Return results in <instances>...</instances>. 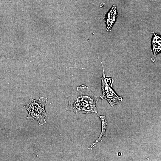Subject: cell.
Returning <instances> with one entry per match:
<instances>
[{
    "label": "cell",
    "instance_id": "obj_1",
    "mask_svg": "<svg viewBox=\"0 0 161 161\" xmlns=\"http://www.w3.org/2000/svg\"><path fill=\"white\" fill-rule=\"evenodd\" d=\"M76 89L68 99L66 109L76 114H98L96 106L98 100L97 96L84 85L77 87Z\"/></svg>",
    "mask_w": 161,
    "mask_h": 161
},
{
    "label": "cell",
    "instance_id": "obj_2",
    "mask_svg": "<svg viewBox=\"0 0 161 161\" xmlns=\"http://www.w3.org/2000/svg\"><path fill=\"white\" fill-rule=\"evenodd\" d=\"M47 98L41 97L38 100L30 97L23 108L28 112L26 118L27 120H36L39 126H41L47 123L45 117L48 115L45 111V107L47 104Z\"/></svg>",
    "mask_w": 161,
    "mask_h": 161
},
{
    "label": "cell",
    "instance_id": "obj_3",
    "mask_svg": "<svg viewBox=\"0 0 161 161\" xmlns=\"http://www.w3.org/2000/svg\"><path fill=\"white\" fill-rule=\"evenodd\" d=\"M101 63L103 68V75L100 78L102 81L101 90L103 95L100 97L101 99L105 98L109 103L111 106L118 104L122 100L121 96L119 97L117 95L112 88V80L110 78L105 76L104 66Z\"/></svg>",
    "mask_w": 161,
    "mask_h": 161
},
{
    "label": "cell",
    "instance_id": "obj_4",
    "mask_svg": "<svg viewBox=\"0 0 161 161\" xmlns=\"http://www.w3.org/2000/svg\"><path fill=\"white\" fill-rule=\"evenodd\" d=\"M117 17L116 6L115 5H114L104 17L106 29L108 31L111 30L115 22Z\"/></svg>",
    "mask_w": 161,
    "mask_h": 161
},
{
    "label": "cell",
    "instance_id": "obj_5",
    "mask_svg": "<svg viewBox=\"0 0 161 161\" xmlns=\"http://www.w3.org/2000/svg\"><path fill=\"white\" fill-rule=\"evenodd\" d=\"M151 44L153 53L151 60L152 62H154L155 61L157 55L161 52V38L159 34L153 32Z\"/></svg>",
    "mask_w": 161,
    "mask_h": 161
},
{
    "label": "cell",
    "instance_id": "obj_6",
    "mask_svg": "<svg viewBox=\"0 0 161 161\" xmlns=\"http://www.w3.org/2000/svg\"><path fill=\"white\" fill-rule=\"evenodd\" d=\"M97 114L99 117L101 121V131L98 138L94 142L91 144L90 147L88 148V149L89 150H92L97 143L102 142V137L103 136H106L105 133L107 126V121L106 118V114L103 116L100 115L98 114Z\"/></svg>",
    "mask_w": 161,
    "mask_h": 161
}]
</instances>
